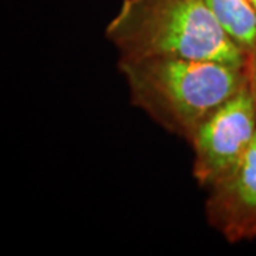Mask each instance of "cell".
I'll use <instances>...</instances> for the list:
<instances>
[{
	"instance_id": "cell-1",
	"label": "cell",
	"mask_w": 256,
	"mask_h": 256,
	"mask_svg": "<svg viewBox=\"0 0 256 256\" xmlns=\"http://www.w3.org/2000/svg\"><path fill=\"white\" fill-rule=\"evenodd\" d=\"M132 36L144 57L215 60L234 67L244 62V48L230 38L204 0H165Z\"/></svg>"
},
{
	"instance_id": "cell-2",
	"label": "cell",
	"mask_w": 256,
	"mask_h": 256,
	"mask_svg": "<svg viewBox=\"0 0 256 256\" xmlns=\"http://www.w3.org/2000/svg\"><path fill=\"white\" fill-rule=\"evenodd\" d=\"M142 80L188 126L204 120L244 86L238 68L215 60L146 57Z\"/></svg>"
},
{
	"instance_id": "cell-3",
	"label": "cell",
	"mask_w": 256,
	"mask_h": 256,
	"mask_svg": "<svg viewBox=\"0 0 256 256\" xmlns=\"http://www.w3.org/2000/svg\"><path fill=\"white\" fill-rule=\"evenodd\" d=\"M256 134V97L242 86L239 92L196 128L195 148L200 172L206 176L230 175Z\"/></svg>"
},
{
	"instance_id": "cell-4",
	"label": "cell",
	"mask_w": 256,
	"mask_h": 256,
	"mask_svg": "<svg viewBox=\"0 0 256 256\" xmlns=\"http://www.w3.org/2000/svg\"><path fill=\"white\" fill-rule=\"evenodd\" d=\"M232 40L246 50L256 48V9L249 0H204Z\"/></svg>"
},
{
	"instance_id": "cell-5",
	"label": "cell",
	"mask_w": 256,
	"mask_h": 256,
	"mask_svg": "<svg viewBox=\"0 0 256 256\" xmlns=\"http://www.w3.org/2000/svg\"><path fill=\"white\" fill-rule=\"evenodd\" d=\"M230 176L235 198L248 210H256V134Z\"/></svg>"
},
{
	"instance_id": "cell-6",
	"label": "cell",
	"mask_w": 256,
	"mask_h": 256,
	"mask_svg": "<svg viewBox=\"0 0 256 256\" xmlns=\"http://www.w3.org/2000/svg\"><path fill=\"white\" fill-rule=\"evenodd\" d=\"M254 68H255L254 72H255V97H256V58H255V67H254Z\"/></svg>"
},
{
	"instance_id": "cell-7",
	"label": "cell",
	"mask_w": 256,
	"mask_h": 256,
	"mask_svg": "<svg viewBox=\"0 0 256 256\" xmlns=\"http://www.w3.org/2000/svg\"><path fill=\"white\" fill-rule=\"evenodd\" d=\"M249 2H250V3L254 4V8H255V9H256V0H249Z\"/></svg>"
}]
</instances>
